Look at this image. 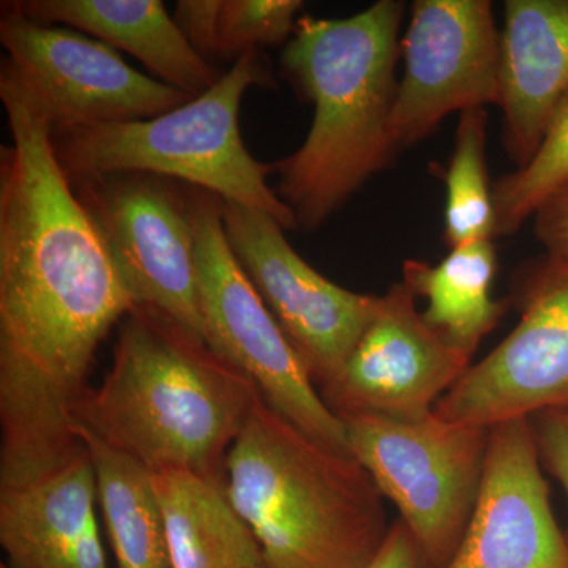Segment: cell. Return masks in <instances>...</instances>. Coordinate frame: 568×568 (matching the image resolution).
Returning <instances> with one entry per match:
<instances>
[{
	"label": "cell",
	"mask_w": 568,
	"mask_h": 568,
	"mask_svg": "<svg viewBox=\"0 0 568 568\" xmlns=\"http://www.w3.org/2000/svg\"><path fill=\"white\" fill-rule=\"evenodd\" d=\"M0 100V487L61 465L97 353L136 306L55 156L50 123L10 67Z\"/></svg>",
	"instance_id": "1"
},
{
	"label": "cell",
	"mask_w": 568,
	"mask_h": 568,
	"mask_svg": "<svg viewBox=\"0 0 568 568\" xmlns=\"http://www.w3.org/2000/svg\"><path fill=\"white\" fill-rule=\"evenodd\" d=\"M252 377L166 313L136 305L118 327L112 364L73 407L88 433L151 474L224 476L261 398Z\"/></svg>",
	"instance_id": "2"
},
{
	"label": "cell",
	"mask_w": 568,
	"mask_h": 568,
	"mask_svg": "<svg viewBox=\"0 0 568 568\" xmlns=\"http://www.w3.org/2000/svg\"><path fill=\"white\" fill-rule=\"evenodd\" d=\"M403 17L398 0L342 20L301 17L284 47V80L315 106L304 144L274 163L298 230L323 226L399 152L390 119Z\"/></svg>",
	"instance_id": "3"
},
{
	"label": "cell",
	"mask_w": 568,
	"mask_h": 568,
	"mask_svg": "<svg viewBox=\"0 0 568 568\" xmlns=\"http://www.w3.org/2000/svg\"><path fill=\"white\" fill-rule=\"evenodd\" d=\"M224 474L267 568H366L392 528L384 496L357 458L313 439L263 396Z\"/></svg>",
	"instance_id": "4"
},
{
	"label": "cell",
	"mask_w": 568,
	"mask_h": 568,
	"mask_svg": "<svg viewBox=\"0 0 568 568\" xmlns=\"http://www.w3.org/2000/svg\"><path fill=\"white\" fill-rule=\"evenodd\" d=\"M271 84L274 74L264 52H250L211 91L173 111L55 134V156L70 182L114 173L160 175L263 212L286 231L298 230L291 209L268 185L274 163L254 159L239 122L245 93Z\"/></svg>",
	"instance_id": "5"
},
{
	"label": "cell",
	"mask_w": 568,
	"mask_h": 568,
	"mask_svg": "<svg viewBox=\"0 0 568 568\" xmlns=\"http://www.w3.org/2000/svg\"><path fill=\"white\" fill-rule=\"evenodd\" d=\"M185 189L196 237L197 297L205 342L252 377L264 402L291 424L313 439L351 452L345 424L325 405L231 250L224 233L223 201L197 186Z\"/></svg>",
	"instance_id": "6"
},
{
	"label": "cell",
	"mask_w": 568,
	"mask_h": 568,
	"mask_svg": "<svg viewBox=\"0 0 568 568\" xmlns=\"http://www.w3.org/2000/svg\"><path fill=\"white\" fill-rule=\"evenodd\" d=\"M347 446L416 536L433 568L454 558L484 480L489 428L436 416H351Z\"/></svg>",
	"instance_id": "7"
},
{
	"label": "cell",
	"mask_w": 568,
	"mask_h": 568,
	"mask_svg": "<svg viewBox=\"0 0 568 568\" xmlns=\"http://www.w3.org/2000/svg\"><path fill=\"white\" fill-rule=\"evenodd\" d=\"M517 327L439 399L452 424L491 428L548 409L568 410V264L541 254L515 272Z\"/></svg>",
	"instance_id": "8"
},
{
	"label": "cell",
	"mask_w": 568,
	"mask_h": 568,
	"mask_svg": "<svg viewBox=\"0 0 568 568\" xmlns=\"http://www.w3.org/2000/svg\"><path fill=\"white\" fill-rule=\"evenodd\" d=\"M3 62L28 89L52 136L103 123L144 121L192 100L134 70L118 50L77 29L41 24L2 2Z\"/></svg>",
	"instance_id": "9"
},
{
	"label": "cell",
	"mask_w": 568,
	"mask_h": 568,
	"mask_svg": "<svg viewBox=\"0 0 568 568\" xmlns=\"http://www.w3.org/2000/svg\"><path fill=\"white\" fill-rule=\"evenodd\" d=\"M145 173L71 182L138 305L153 306L205 342L196 237L185 185ZM207 343V342H205Z\"/></svg>",
	"instance_id": "10"
},
{
	"label": "cell",
	"mask_w": 568,
	"mask_h": 568,
	"mask_svg": "<svg viewBox=\"0 0 568 568\" xmlns=\"http://www.w3.org/2000/svg\"><path fill=\"white\" fill-rule=\"evenodd\" d=\"M223 224L231 250L317 392L334 383L372 323L379 295L353 293L325 278L263 212L223 201Z\"/></svg>",
	"instance_id": "11"
},
{
	"label": "cell",
	"mask_w": 568,
	"mask_h": 568,
	"mask_svg": "<svg viewBox=\"0 0 568 568\" xmlns=\"http://www.w3.org/2000/svg\"><path fill=\"white\" fill-rule=\"evenodd\" d=\"M402 54L405 74L390 119L398 151L454 112L499 104L500 32L489 0H417Z\"/></svg>",
	"instance_id": "12"
},
{
	"label": "cell",
	"mask_w": 568,
	"mask_h": 568,
	"mask_svg": "<svg viewBox=\"0 0 568 568\" xmlns=\"http://www.w3.org/2000/svg\"><path fill=\"white\" fill-rule=\"evenodd\" d=\"M473 358L425 324L405 283L379 295L375 316L334 383L321 388L336 417L420 420L462 379Z\"/></svg>",
	"instance_id": "13"
},
{
	"label": "cell",
	"mask_w": 568,
	"mask_h": 568,
	"mask_svg": "<svg viewBox=\"0 0 568 568\" xmlns=\"http://www.w3.org/2000/svg\"><path fill=\"white\" fill-rule=\"evenodd\" d=\"M444 568H568L528 418L489 428L484 480L454 558Z\"/></svg>",
	"instance_id": "14"
},
{
	"label": "cell",
	"mask_w": 568,
	"mask_h": 568,
	"mask_svg": "<svg viewBox=\"0 0 568 568\" xmlns=\"http://www.w3.org/2000/svg\"><path fill=\"white\" fill-rule=\"evenodd\" d=\"M95 467L84 440L61 465L0 487V545L10 568H108Z\"/></svg>",
	"instance_id": "15"
},
{
	"label": "cell",
	"mask_w": 568,
	"mask_h": 568,
	"mask_svg": "<svg viewBox=\"0 0 568 568\" xmlns=\"http://www.w3.org/2000/svg\"><path fill=\"white\" fill-rule=\"evenodd\" d=\"M504 10L497 106L506 151L521 168L568 95V0H507Z\"/></svg>",
	"instance_id": "16"
},
{
	"label": "cell",
	"mask_w": 568,
	"mask_h": 568,
	"mask_svg": "<svg viewBox=\"0 0 568 568\" xmlns=\"http://www.w3.org/2000/svg\"><path fill=\"white\" fill-rule=\"evenodd\" d=\"M41 24H63L125 51L164 84L196 99L223 77L185 39L160 0H9Z\"/></svg>",
	"instance_id": "17"
},
{
	"label": "cell",
	"mask_w": 568,
	"mask_h": 568,
	"mask_svg": "<svg viewBox=\"0 0 568 568\" xmlns=\"http://www.w3.org/2000/svg\"><path fill=\"white\" fill-rule=\"evenodd\" d=\"M174 568H267L263 548L235 510L226 474H152Z\"/></svg>",
	"instance_id": "18"
},
{
	"label": "cell",
	"mask_w": 568,
	"mask_h": 568,
	"mask_svg": "<svg viewBox=\"0 0 568 568\" xmlns=\"http://www.w3.org/2000/svg\"><path fill=\"white\" fill-rule=\"evenodd\" d=\"M496 271L495 244L480 241L452 248L437 265L407 260L403 283L428 302L420 312L425 324L473 358L481 339L495 331L511 305L510 297H493Z\"/></svg>",
	"instance_id": "19"
},
{
	"label": "cell",
	"mask_w": 568,
	"mask_h": 568,
	"mask_svg": "<svg viewBox=\"0 0 568 568\" xmlns=\"http://www.w3.org/2000/svg\"><path fill=\"white\" fill-rule=\"evenodd\" d=\"M77 435L91 452L115 568H174L152 474L88 433Z\"/></svg>",
	"instance_id": "20"
},
{
	"label": "cell",
	"mask_w": 568,
	"mask_h": 568,
	"mask_svg": "<svg viewBox=\"0 0 568 568\" xmlns=\"http://www.w3.org/2000/svg\"><path fill=\"white\" fill-rule=\"evenodd\" d=\"M487 129L485 108L459 114L455 149L446 171L444 237L450 250L495 237V203L485 159Z\"/></svg>",
	"instance_id": "21"
},
{
	"label": "cell",
	"mask_w": 568,
	"mask_h": 568,
	"mask_svg": "<svg viewBox=\"0 0 568 568\" xmlns=\"http://www.w3.org/2000/svg\"><path fill=\"white\" fill-rule=\"evenodd\" d=\"M568 182V95L552 114L537 152L493 185L495 237L515 235Z\"/></svg>",
	"instance_id": "22"
},
{
	"label": "cell",
	"mask_w": 568,
	"mask_h": 568,
	"mask_svg": "<svg viewBox=\"0 0 568 568\" xmlns=\"http://www.w3.org/2000/svg\"><path fill=\"white\" fill-rule=\"evenodd\" d=\"M301 0H219L207 61L237 62L293 39Z\"/></svg>",
	"instance_id": "23"
},
{
	"label": "cell",
	"mask_w": 568,
	"mask_h": 568,
	"mask_svg": "<svg viewBox=\"0 0 568 568\" xmlns=\"http://www.w3.org/2000/svg\"><path fill=\"white\" fill-rule=\"evenodd\" d=\"M528 420L541 467L562 485L568 499V410H541ZM566 537L568 541V528Z\"/></svg>",
	"instance_id": "24"
},
{
	"label": "cell",
	"mask_w": 568,
	"mask_h": 568,
	"mask_svg": "<svg viewBox=\"0 0 568 568\" xmlns=\"http://www.w3.org/2000/svg\"><path fill=\"white\" fill-rule=\"evenodd\" d=\"M534 234L552 260L568 264V182L534 215Z\"/></svg>",
	"instance_id": "25"
},
{
	"label": "cell",
	"mask_w": 568,
	"mask_h": 568,
	"mask_svg": "<svg viewBox=\"0 0 568 568\" xmlns=\"http://www.w3.org/2000/svg\"><path fill=\"white\" fill-rule=\"evenodd\" d=\"M366 568H433L416 536L402 519L392 523L386 541Z\"/></svg>",
	"instance_id": "26"
},
{
	"label": "cell",
	"mask_w": 568,
	"mask_h": 568,
	"mask_svg": "<svg viewBox=\"0 0 568 568\" xmlns=\"http://www.w3.org/2000/svg\"><path fill=\"white\" fill-rule=\"evenodd\" d=\"M0 568H10L9 566H7L6 562L2 564V566H0Z\"/></svg>",
	"instance_id": "27"
}]
</instances>
